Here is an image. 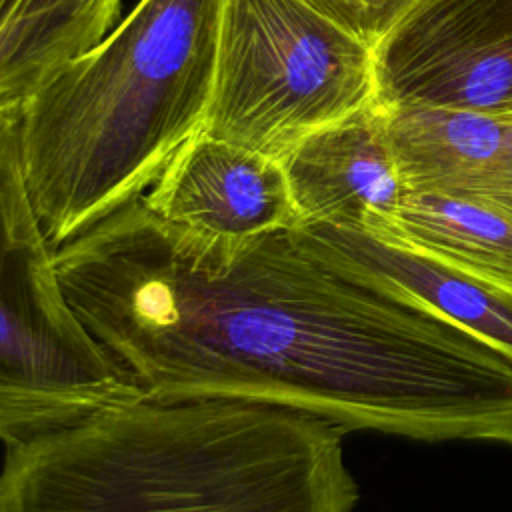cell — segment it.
Returning a JSON list of instances; mask_svg holds the SVG:
<instances>
[{
	"label": "cell",
	"instance_id": "cell-1",
	"mask_svg": "<svg viewBox=\"0 0 512 512\" xmlns=\"http://www.w3.org/2000/svg\"><path fill=\"white\" fill-rule=\"evenodd\" d=\"M56 262L74 312L144 398L262 402L346 426L384 358L362 274L298 226L210 238L140 196Z\"/></svg>",
	"mask_w": 512,
	"mask_h": 512
},
{
	"label": "cell",
	"instance_id": "cell-2",
	"mask_svg": "<svg viewBox=\"0 0 512 512\" xmlns=\"http://www.w3.org/2000/svg\"><path fill=\"white\" fill-rule=\"evenodd\" d=\"M348 432L246 400H132L6 446L0 512H352Z\"/></svg>",
	"mask_w": 512,
	"mask_h": 512
},
{
	"label": "cell",
	"instance_id": "cell-3",
	"mask_svg": "<svg viewBox=\"0 0 512 512\" xmlns=\"http://www.w3.org/2000/svg\"><path fill=\"white\" fill-rule=\"evenodd\" d=\"M222 0H140L22 96V160L58 248L158 180L208 116Z\"/></svg>",
	"mask_w": 512,
	"mask_h": 512
},
{
	"label": "cell",
	"instance_id": "cell-4",
	"mask_svg": "<svg viewBox=\"0 0 512 512\" xmlns=\"http://www.w3.org/2000/svg\"><path fill=\"white\" fill-rule=\"evenodd\" d=\"M140 396L74 312L22 160V98H0V442Z\"/></svg>",
	"mask_w": 512,
	"mask_h": 512
},
{
	"label": "cell",
	"instance_id": "cell-5",
	"mask_svg": "<svg viewBox=\"0 0 512 512\" xmlns=\"http://www.w3.org/2000/svg\"><path fill=\"white\" fill-rule=\"evenodd\" d=\"M372 102L374 52L308 0H222L204 132L282 160Z\"/></svg>",
	"mask_w": 512,
	"mask_h": 512
},
{
	"label": "cell",
	"instance_id": "cell-6",
	"mask_svg": "<svg viewBox=\"0 0 512 512\" xmlns=\"http://www.w3.org/2000/svg\"><path fill=\"white\" fill-rule=\"evenodd\" d=\"M376 100L512 106V0H422L374 50Z\"/></svg>",
	"mask_w": 512,
	"mask_h": 512
},
{
	"label": "cell",
	"instance_id": "cell-7",
	"mask_svg": "<svg viewBox=\"0 0 512 512\" xmlns=\"http://www.w3.org/2000/svg\"><path fill=\"white\" fill-rule=\"evenodd\" d=\"M142 198L160 218L222 240L300 224L280 160L204 130L178 148Z\"/></svg>",
	"mask_w": 512,
	"mask_h": 512
},
{
	"label": "cell",
	"instance_id": "cell-8",
	"mask_svg": "<svg viewBox=\"0 0 512 512\" xmlns=\"http://www.w3.org/2000/svg\"><path fill=\"white\" fill-rule=\"evenodd\" d=\"M280 162L300 224L378 234L406 192L380 102L308 134Z\"/></svg>",
	"mask_w": 512,
	"mask_h": 512
},
{
	"label": "cell",
	"instance_id": "cell-9",
	"mask_svg": "<svg viewBox=\"0 0 512 512\" xmlns=\"http://www.w3.org/2000/svg\"><path fill=\"white\" fill-rule=\"evenodd\" d=\"M384 108L406 188L470 198L512 214V114L424 102Z\"/></svg>",
	"mask_w": 512,
	"mask_h": 512
},
{
	"label": "cell",
	"instance_id": "cell-10",
	"mask_svg": "<svg viewBox=\"0 0 512 512\" xmlns=\"http://www.w3.org/2000/svg\"><path fill=\"white\" fill-rule=\"evenodd\" d=\"M318 246L512 358V290L364 230L298 224Z\"/></svg>",
	"mask_w": 512,
	"mask_h": 512
},
{
	"label": "cell",
	"instance_id": "cell-11",
	"mask_svg": "<svg viewBox=\"0 0 512 512\" xmlns=\"http://www.w3.org/2000/svg\"><path fill=\"white\" fill-rule=\"evenodd\" d=\"M374 236L512 290V214L492 204L406 188L394 218Z\"/></svg>",
	"mask_w": 512,
	"mask_h": 512
},
{
	"label": "cell",
	"instance_id": "cell-12",
	"mask_svg": "<svg viewBox=\"0 0 512 512\" xmlns=\"http://www.w3.org/2000/svg\"><path fill=\"white\" fill-rule=\"evenodd\" d=\"M118 8H60L0 20V98H22L48 74L102 40Z\"/></svg>",
	"mask_w": 512,
	"mask_h": 512
},
{
	"label": "cell",
	"instance_id": "cell-13",
	"mask_svg": "<svg viewBox=\"0 0 512 512\" xmlns=\"http://www.w3.org/2000/svg\"><path fill=\"white\" fill-rule=\"evenodd\" d=\"M372 52L422 0H308Z\"/></svg>",
	"mask_w": 512,
	"mask_h": 512
},
{
	"label": "cell",
	"instance_id": "cell-14",
	"mask_svg": "<svg viewBox=\"0 0 512 512\" xmlns=\"http://www.w3.org/2000/svg\"><path fill=\"white\" fill-rule=\"evenodd\" d=\"M110 6L120 8V0H2L0 4V20L34 16L60 8H96Z\"/></svg>",
	"mask_w": 512,
	"mask_h": 512
},
{
	"label": "cell",
	"instance_id": "cell-15",
	"mask_svg": "<svg viewBox=\"0 0 512 512\" xmlns=\"http://www.w3.org/2000/svg\"><path fill=\"white\" fill-rule=\"evenodd\" d=\"M502 112H508V114H512V106H508L506 110H502Z\"/></svg>",
	"mask_w": 512,
	"mask_h": 512
},
{
	"label": "cell",
	"instance_id": "cell-16",
	"mask_svg": "<svg viewBox=\"0 0 512 512\" xmlns=\"http://www.w3.org/2000/svg\"><path fill=\"white\" fill-rule=\"evenodd\" d=\"M0 4H2V0H0Z\"/></svg>",
	"mask_w": 512,
	"mask_h": 512
}]
</instances>
